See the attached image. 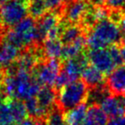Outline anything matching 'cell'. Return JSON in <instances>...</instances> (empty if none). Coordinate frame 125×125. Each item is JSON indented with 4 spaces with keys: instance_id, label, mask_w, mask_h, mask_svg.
Instances as JSON below:
<instances>
[{
    "instance_id": "obj_32",
    "label": "cell",
    "mask_w": 125,
    "mask_h": 125,
    "mask_svg": "<svg viewBox=\"0 0 125 125\" xmlns=\"http://www.w3.org/2000/svg\"><path fill=\"white\" fill-rule=\"evenodd\" d=\"M4 72L0 70V87H1V86H2V84H3V81H4Z\"/></svg>"
},
{
    "instance_id": "obj_23",
    "label": "cell",
    "mask_w": 125,
    "mask_h": 125,
    "mask_svg": "<svg viewBox=\"0 0 125 125\" xmlns=\"http://www.w3.org/2000/svg\"><path fill=\"white\" fill-rule=\"evenodd\" d=\"M8 104L9 102L0 108V125H16L11 116Z\"/></svg>"
},
{
    "instance_id": "obj_33",
    "label": "cell",
    "mask_w": 125,
    "mask_h": 125,
    "mask_svg": "<svg viewBox=\"0 0 125 125\" xmlns=\"http://www.w3.org/2000/svg\"><path fill=\"white\" fill-rule=\"evenodd\" d=\"M36 125H49L45 120H40V121L37 122V124Z\"/></svg>"
},
{
    "instance_id": "obj_2",
    "label": "cell",
    "mask_w": 125,
    "mask_h": 125,
    "mask_svg": "<svg viewBox=\"0 0 125 125\" xmlns=\"http://www.w3.org/2000/svg\"><path fill=\"white\" fill-rule=\"evenodd\" d=\"M122 33L119 26L106 18L87 30V46H88L90 50L108 48L121 41Z\"/></svg>"
},
{
    "instance_id": "obj_11",
    "label": "cell",
    "mask_w": 125,
    "mask_h": 125,
    "mask_svg": "<svg viewBox=\"0 0 125 125\" xmlns=\"http://www.w3.org/2000/svg\"><path fill=\"white\" fill-rule=\"evenodd\" d=\"M109 91L111 94L124 96L125 94V64L116 67L106 81Z\"/></svg>"
},
{
    "instance_id": "obj_16",
    "label": "cell",
    "mask_w": 125,
    "mask_h": 125,
    "mask_svg": "<svg viewBox=\"0 0 125 125\" xmlns=\"http://www.w3.org/2000/svg\"><path fill=\"white\" fill-rule=\"evenodd\" d=\"M87 105L86 103L81 104L70 110L64 111V121L67 125H82L87 116Z\"/></svg>"
},
{
    "instance_id": "obj_34",
    "label": "cell",
    "mask_w": 125,
    "mask_h": 125,
    "mask_svg": "<svg viewBox=\"0 0 125 125\" xmlns=\"http://www.w3.org/2000/svg\"><path fill=\"white\" fill-rule=\"evenodd\" d=\"M122 41H123V42H125V38H124V39H123V40H122Z\"/></svg>"
},
{
    "instance_id": "obj_24",
    "label": "cell",
    "mask_w": 125,
    "mask_h": 125,
    "mask_svg": "<svg viewBox=\"0 0 125 125\" xmlns=\"http://www.w3.org/2000/svg\"><path fill=\"white\" fill-rule=\"evenodd\" d=\"M108 49H109L110 53H111V57H112L116 66L118 67L123 64V59H122L121 52H120V47L117 46V45H112L108 47Z\"/></svg>"
},
{
    "instance_id": "obj_30",
    "label": "cell",
    "mask_w": 125,
    "mask_h": 125,
    "mask_svg": "<svg viewBox=\"0 0 125 125\" xmlns=\"http://www.w3.org/2000/svg\"><path fill=\"white\" fill-rule=\"evenodd\" d=\"M89 2L94 7H98V6H102L105 4L106 0H89Z\"/></svg>"
},
{
    "instance_id": "obj_27",
    "label": "cell",
    "mask_w": 125,
    "mask_h": 125,
    "mask_svg": "<svg viewBox=\"0 0 125 125\" xmlns=\"http://www.w3.org/2000/svg\"><path fill=\"white\" fill-rule=\"evenodd\" d=\"M10 99H10L7 96V94L4 93L2 87H0V108L2 107V106H4V104H7L10 101Z\"/></svg>"
},
{
    "instance_id": "obj_3",
    "label": "cell",
    "mask_w": 125,
    "mask_h": 125,
    "mask_svg": "<svg viewBox=\"0 0 125 125\" xmlns=\"http://www.w3.org/2000/svg\"><path fill=\"white\" fill-rule=\"evenodd\" d=\"M89 87L83 81L77 80L58 90L57 106L63 112L87 101Z\"/></svg>"
},
{
    "instance_id": "obj_6",
    "label": "cell",
    "mask_w": 125,
    "mask_h": 125,
    "mask_svg": "<svg viewBox=\"0 0 125 125\" xmlns=\"http://www.w3.org/2000/svg\"><path fill=\"white\" fill-rule=\"evenodd\" d=\"M87 56L91 64L103 72L104 75L111 74L117 67L108 48L90 50Z\"/></svg>"
},
{
    "instance_id": "obj_14",
    "label": "cell",
    "mask_w": 125,
    "mask_h": 125,
    "mask_svg": "<svg viewBox=\"0 0 125 125\" xmlns=\"http://www.w3.org/2000/svg\"><path fill=\"white\" fill-rule=\"evenodd\" d=\"M82 78L89 88L104 86L105 82V75L92 64L86 67L82 74Z\"/></svg>"
},
{
    "instance_id": "obj_26",
    "label": "cell",
    "mask_w": 125,
    "mask_h": 125,
    "mask_svg": "<svg viewBox=\"0 0 125 125\" xmlns=\"http://www.w3.org/2000/svg\"><path fill=\"white\" fill-rule=\"evenodd\" d=\"M47 9L50 10H57L64 3V0H44Z\"/></svg>"
},
{
    "instance_id": "obj_36",
    "label": "cell",
    "mask_w": 125,
    "mask_h": 125,
    "mask_svg": "<svg viewBox=\"0 0 125 125\" xmlns=\"http://www.w3.org/2000/svg\"><path fill=\"white\" fill-rule=\"evenodd\" d=\"M64 125H67V124H66V123H65V124H64Z\"/></svg>"
},
{
    "instance_id": "obj_20",
    "label": "cell",
    "mask_w": 125,
    "mask_h": 125,
    "mask_svg": "<svg viewBox=\"0 0 125 125\" xmlns=\"http://www.w3.org/2000/svg\"><path fill=\"white\" fill-rule=\"evenodd\" d=\"M8 104L15 124L20 125L21 122L28 116L24 101L19 99H10Z\"/></svg>"
},
{
    "instance_id": "obj_10",
    "label": "cell",
    "mask_w": 125,
    "mask_h": 125,
    "mask_svg": "<svg viewBox=\"0 0 125 125\" xmlns=\"http://www.w3.org/2000/svg\"><path fill=\"white\" fill-rule=\"evenodd\" d=\"M88 10V4L84 1L73 0L71 3H69L63 9L62 17H64L66 22L68 23L81 24Z\"/></svg>"
},
{
    "instance_id": "obj_13",
    "label": "cell",
    "mask_w": 125,
    "mask_h": 125,
    "mask_svg": "<svg viewBox=\"0 0 125 125\" xmlns=\"http://www.w3.org/2000/svg\"><path fill=\"white\" fill-rule=\"evenodd\" d=\"M57 94L56 89L52 87L42 86L40 92L36 95V99L42 109H44L47 113H49L57 104Z\"/></svg>"
},
{
    "instance_id": "obj_21",
    "label": "cell",
    "mask_w": 125,
    "mask_h": 125,
    "mask_svg": "<svg viewBox=\"0 0 125 125\" xmlns=\"http://www.w3.org/2000/svg\"><path fill=\"white\" fill-rule=\"evenodd\" d=\"M28 15L34 20H39L47 13V9L44 0H32L28 5Z\"/></svg>"
},
{
    "instance_id": "obj_15",
    "label": "cell",
    "mask_w": 125,
    "mask_h": 125,
    "mask_svg": "<svg viewBox=\"0 0 125 125\" xmlns=\"http://www.w3.org/2000/svg\"><path fill=\"white\" fill-rule=\"evenodd\" d=\"M108 116L99 104H91L87 108V116L82 125H106Z\"/></svg>"
},
{
    "instance_id": "obj_8",
    "label": "cell",
    "mask_w": 125,
    "mask_h": 125,
    "mask_svg": "<svg viewBox=\"0 0 125 125\" xmlns=\"http://www.w3.org/2000/svg\"><path fill=\"white\" fill-rule=\"evenodd\" d=\"M61 23V16L56 10L47 12L40 19L37 20V41L40 45L46 40L48 33Z\"/></svg>"
},
{
    "instance_id": "obj_19",
    "label": "cell",
    "mask_w": 125,
    "mask_h": 125,
    "mask_svg": "<svg viewBox=\"0 0 125 125\" xmlns=\"http://www.w3.org/2000/svg\"><path fill=\"white\" fill-rule=\"evenodd\" d=\"M68 23V22H67ZM84 28L81 24H71L68 23L62 26V32L60 34V40L63 45H67L75 41L80 36L83 35Z\"/></svg>"
},
{
    "instance_id": "obj_31",
    "label": "cell",
    "mask_w": 125,
    "mask_h": 125,
    "mask_svg": "<svg viewBox=\"0 0 125 125\" xmlns=\"http://www.w3.org/2000/svg\"><path fill=\"white\" fill-rule=\"evenodd\" d=\"M119 47H120V52H121L122 59H123V62L125 64V42L122 41V44Z\"/></svg>"
},
{
    "instance_id": "obj_1",
    "label": "cell",
    "mask_w": 125,
    "mask_h": 125,
    "mask_svg": "<svg viewBox=\"0 0 125 125\" xmlns=\"http://www.w3.org/2000/svg\"><path fill=\"white\" fill-rule=\"evenodd\" d=\"M1 87L10 99L24 101L36 97L42 85L31 72L18 70L14 75H4Z\"/></svg>"
},
{
    "instance_id": "obj_18",
    "label": "cell",
    "mask_w": 125,
    "mask_h": 125,
    "mask_svg": "<svg viewBox=\"0 0 125 125\" xmlns=\"http://www.w3.org/2000/svg\"><path fill=\"white\" fill-rule=\"evenodd\" d=\"M41 48L45 58H62L63 44L60 39H47L44 41Z\"/></svg>"
},
{
    "instance_id": "obj_5",
    "label": "cell",
    "mask_w": 125,
    "mask_h": 125,
    "mask_svg": "<svg viewBox=\"0 0 125 125\" xmlns=\"http://www.w3.org/2000/svg\"><path fill=\"white\" fill-rule=\"evenodd\" d=\"M62 66L60 59L45 58L36 65L32 74L42 86L53 87Z\"/></svg>"
},
{
    "instance_id": "obj_28",
    "label": "cell",
    "mask_w": 125,
    "mask_h": 125,
    "mask_svg": "<svg viewBox=\"0 0 125 125\" xmlns=\"http://www.w3.org/2000/svg\"><path fill=\"white\" fill-rule=\"evenodd\" d=\"M106 125H125V116L113 118Z\"/></svg>"
},
{
    "instance_id": "obj_17",
    "label": "cell",
    "mask_w": 125,
    "mask_h": 125,
    "mask_svg": "<svg viewBox=\"0 0 125 125\" xmlns=\"http://www.w3.org/2000/svg\"><path fill=\"white\" fill-rule=\"evenodd\" d=\"M86 46H87V40H86V36H84L83 34L76 39L75 41L63 45L62 58L68 60L78 57L79 55L82 54V51H84Z\"/></svg>"
},
{
    "instance_id": "obj_29",
    "label": "cell",
    "mask_w": 125,
    "mask_h": 125,
    "mask_svg": "<svg viewBox=\"0 0 125 125\" xmlns=\"http://www.w3.org/2000/svg\"><path fill=\"white\" fill-rule=\"evenodd\" d=\"M118 26H119L120 29H121L122 33L125 34V12L123 13V16H122L121 20L118 22Z\"/></svg>"
},
{
    "instance_id": "obj_37",
    "label": "cell",
    "mask_w": 125,
    "mask_h": 125,
    "mask_svg": "<svg viewBox=\"0 0 125 125\" xmlns=\"http://www.w3.org/2000/svg\"><path fill=\"white\" fill-rule=\"evenodd\" d=\"M29 1H32V0H29Z\"/></svg>"
},
{
    "instance_id": "obj_9",
    "label": "cell",
    "mask_w": 125,
    "mask_h": 125,
    "mask_svg": "<svg viewBox=\"0 0 125 125\" xmlns=\"http://www.w3.org/2000/svg\"><path fill=\"white\" fill-rule=\"evenodd\" d=\"M88 62L87 56L82 53L76 57L65 60L62 66V71L70 78V82H73L82 76V72L88 65Z\"/></svg>"
},
{
    "instance_id": "obj_12",
    "label": "cell",
    "mask_w": 125,
    "mask_h": 125,
    "mask_svg": "<svg viewBox=\"0 0 125 125\" xmlns=\"http://www.w3.org/2000/svg\"><path fill=\"white\" fill-rule=\"evenodd\" d=\"M21 51L2 38L0 40V70L4 72L13 64L21 55Z\"/></svg>"
},
{
    "instance_id": "obj_25",
    "label": "cell",
    "mask_w": 125,
    "mask_h": 125,
    "mask_svg": "<svg viewBox=\"0 0 125 125\" xmlns=\"http://www.w3.org/2000/svg\"><path fill=\"white\" fill-rule=\"evenodd\" d=\"M105 5L111 10H122L125 7V0H106Z\"/></svg>"
},
{
    "instance_id": "obj_22",
    "label": "cell",
    "mask_w": 125,
    "mask_h": 125,
    "mask_svg": "<svg viewBox=\"0 0 125 125\" xmlns=\"http://www.w3.org/2000/svg\"><path fill=\"white\" fill-rule=\"evenodd\" d=\"M49 125H64V116L63 111H61L58 107H54L48 113L45 120Z\"/></svg>"
},
{
    "instance_id": "obj_4",
    "label": "cell",
    "mask_w": 125,
    "mask_h": 125,
    "mask_svg": "<svg viewBox=\"0 0 125 125\" xmlns=\"http://www.w3.org/2000/svg\"><path fill=\"white\" fill-rule=\"evenodd\" d=\"M28 3L23 0H10L0 8V16L4 29L14 28L28 15Z\"/></svg>"
},
{
    "instance_id": "obj_35",
    "label": "cell",
    "mask_w": 125,
    "mask_h": 125,
    "mask_svg": "<svg viewBox=\"0 0 125 125\" xmlns=\"http://www.w3.org/2000/svg\"><path fill=\"white\" fill-rule=\"evenodd\" d=\"M76 1H84V0H76Z\"/></svg>"
},
{
    "instance_id": "obj_7",
    "label": "cell",
    "mask_w": 125,
    "mask_h": 125,
    "mask_svg": "<svg viewBox=\"0 0 125 125\" xmlns=\"http://www.w3.org/2000/svg\"><path fill=\"white\" fill-rule=\"evenodd\" d=\"M108 117L117 118L125 116V98L109 94L99 104Z\"/></svg>"
}]
</instances>
